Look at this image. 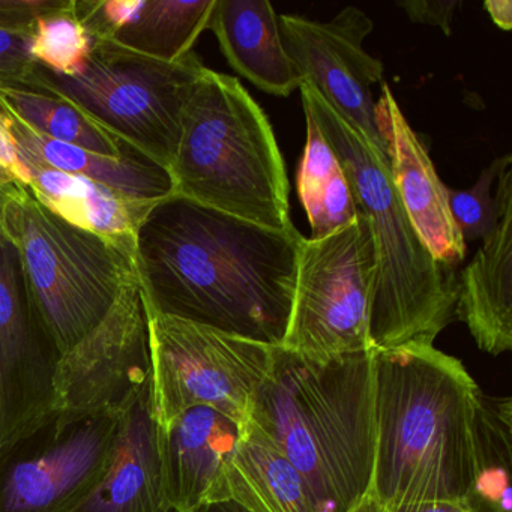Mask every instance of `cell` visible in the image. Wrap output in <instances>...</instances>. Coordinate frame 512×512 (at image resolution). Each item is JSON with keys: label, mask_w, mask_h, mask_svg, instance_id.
Listing matches in <instances>:
<instances>
[{"label": "cell", "mask_w": 512, "mask_h": 512, "mask_svg": "<svg viewBox=\"0 0 512 512\" xmlns=\"http://www.w3.org/2000/svg\"><path fill=\"white\" fill-rule=\"evenodd\" d=\"M305 239L172 196L140 224L134 269L148 310L277 347Z\"/></svg>", "instance_id": "1"}, {"label": "cell", "mask_w": 512, "mask_h": 512, "mask_svg": "<svg viewBox=\"0 0 512 512\" xmlns=\"http://www.w3.org/2000/svg\"><path fill=\"white\" fill-rule=\"evenodd\" d=\"M376 458L370 493L386 512L469 502L481 389L454 356L406 344L374 352Z\"/></svg>", "instance_id": "2"}, {"label": "cell", "mask_w": 512, "mask_h": 512, "mask_svg": "<svg viewBox=\"0 0 512 512\" xmlns=\"http://www.w3.org/2000/svg\"><path fill=\"white\" fill-rule=\"evenodd\" d=\"M374 352L313 359L277 346L248 419L304 476L320 512H350L376 458Z\"/></svg>", "instance_id": "3"}, {"label": "cell", "mask_w": 512, "mask_h": 512, "mask_svg": "<svg viewBox=\"0 0 512 512\" xmlns=\"http://www.w3.org/2000/svg\"><path fill=\"white\" fill-rule=\"evenodd\" d=\"M299 89L304 112L337 152L356 205L370 223L377 266L370 310L374 349L433 346L437 335L455 319L457 268L434 259L422 244L398 199L388 157L310 83Z\"/></svg>", "instance_id": "4"}, {"label": "cell", "mask_w": 512, "mask_h": 512, "mask_svg": "<svg viewBox=\"0 0 512 512\" xmlns=\"http://www.w3.org/2000/svg\"><path fill=\"white\" fill-rule=\"evenodd\" d=\"M169 172L175 196L268 229L293 226L271 122L235 77L203 71L185 104Z\"/></svg>", "instance_id": "5"}, {"label": "cell", "mask_w": 512, "mask_h": 512, "mask_svg": "<svg viewBox=\"0 0 512 512\" xmlns=\"http://www.w3.org/2000/svg\"><path fill=\"white\" fill-rule=\"evenodd\" d=\"M0 224L19 250L32 301L61 356L136 278L133 250L62 220L28 185L0 187Z\"/></svg>", "instance_id": "6"}, {"label": "cell", "mask_w": 512, "mask_h": 512, "mask_svg": "<svg viewBox=\"0 0 512 512\" xmlns=\"http://www.w3.org/2000/svg\"><path fill=\"white\" fill-rule=\"evenodd\" d=\"M205 70L194 53L163 62L94 41L79 74L61 76L37 64L26 89L73 104L112 136L170 169L185 104Z\"/></svg>", "instance_id": "7"}, {"label": "cell", "mask_w": 512, "mask_h": 512, "mask_svg": "<svg viewBox=\"0 0 512 512\" xmlns=\"http://www.w3.org/2000/svg\"><path fill=\"white\" fill-rule=\"evenodd\" d=\"M148 323L157 427L197 406L244 424L271 370L274 347L151 310Z\"/></svg>", "instance_id": "8"}, {"label": "cell", "mask_w": 512, "mask_h": 512, "mask_svg": "<svg viewBox=\"0 0 512 512\" xmlns=\"http://www.w3.org/2000/svg\"><path fill=\"white\" fill-rule=\"evenodd\" d=\"M376 269L373 235L361 209L344 229L305 239L281 346L313 359L374 349L370 310Z\"/></svg>", "instance_id": "9"}, {"label": "cell", "mask_w": 512, "mask_h": 512, "mask_svg": "<svg viewBox=\"0 0 512 512\" xmlns=\"http://www.w3.org/2000/svg\"><path fill=\"white\" fill-rule=\"evenodd\" d=\"M119 415L53 418L0 454V512H71L109 469Z\"/></svg>", "instance_id": "10"}, {"label": "cell", "mask_w": 512, "mask_h": 512, "mask_svg": "<svg viewBox=\"0 0 512 512\" xmlns=\"http://www.w3.org/2000/svg\"><path fill=\"white\" fill-rule=\"evenodd\" d=\"M151 383L148 310L136 275L107 316L59 359L55 415H119Z\"/></svg>", "instance_id": "11"}, {"label": "cell", "mask_w": 512, "mask_h": 512, "mask_svg": "<svg viewBox=\"0 0 512 512\" xmlns=\"http://www.w3.org/2000/svg\"><path fill=\"white\" fill-rule=\"evenodd\" d=\"M59 359L32 301L19 250L0 224V454L55 415Z\"/></svg>", "instance_id": "12"}, {"label": "cell", "mask_w": 512, "mask_h": 512, "mask_svg": "<svg viewBox=\"0 0 512 512\" xmlns=\"http://www.w3.org/2000/svg\"><path fill=\"white\" fill-rule=\"evenodd\" d=\"M287 55L310 83L368 142L386 155L377 124L373 88L383 85V64L364 49L373 20L356 7H347L328 22L278 16Z\"/></svg>", "instance_id": "13"}, {"label": "cell", "mask_w": 512, "mask_h": 512, "mask_svg": "<svg viewBox=\"0 0 512 512\" xmlns=\"http://www.w3.org/2000/svg\"><path fill=\"white\" fill-rule=\"evenodd\" d=\"M377 124L395 191L413 229L434 259L457 268L467 247L449 211L448 188L385 83L377 101Z\"/></svg>", "instance_id": "14"}, {"label": "cell", "mask_w": 512, "mask_h": 512, "mask_svg": "<svg viewBox=\"0 0 512 512\" xmlns=\"http://www.w3.org/2000/svg\"><path fill=\"white\" fill-rule=\"evenodd\" d=\"M71 512H176L164 491L152 383L119 413L109 469Z\"/></svg>", "instance_id": "15"}, {"label": "cell", "mask_w": 512, "mask_h": 512, "mask_svg": "<svg viewBox=\"0 0 512 512\" xmlns=\"http://www.w3.org/2000/svg\"><path fill=\"white\" fill-rule=\"evenodd\" d=\"M239 434V422L206 406L191 407L158 428L164 491L176 512H193L209 502Z\"/></svg>", "instance_id": "16"}, {"label": "cell", "mask_w": 512, "mask_h": 512, "mask_svg": "<svg viewBox=\"0 0 512 512\" xmlns=\"http://www.w3.org/2000/svg\"><path fill=\"white\" fill-rule=\"evenodd\" d=\"M208 29L230 67L266 94L289 97L304 85L268 0H215Z\"/></svg>", "instance_id": "17"}, {"label": "cell", "mask_w": 512, "mask_h": 512, "mask_svg": "<svg viewBox=\"0 0 512 512\" xmlns=\"http://www.w3.org/2000/svg\"><path fill=\"white\" fill-rule=\"evenodd\" d=\"M218 502L247 512H320L304 476L250 419L209 496L208 503Z\"/></svg>", "instance_id": "18"}, {"label": "cell", "mask_w": 512, "mask_h": 512, "mask_svg": "<svg viewBox=\"0 0 512 512\" xmlns=\"http://www.w3.org/2000/svg\"><path fill=\"white\" fill-rule=\"evenodd\" d=\"M0 127L10 137L19 158H31L52 169L85 176L137 202L157 203L175 196L169 169L133 146L121 157L95 154L40 136L2 109Z\"/></svg>", "instance_id": "19"}, {"label": "cell", "mask_w": 512, "mask_h": 512, "mask_svg": "<svg viewBox=\"0 0 512 512\" xmlns=\"http://www.w3.org/2000/svg\"><path fill=\"white\" fill-rule=\"evenodd\" d=\"M455 319L463 320L479 349L500 355L512 349V211L482 241L458 277Z\"/></svg>", "instance_id": "20"}, {"label": "cell", "mask_w": 512, "mask_h": 512, "mask_svg": "<svg viewBox=\"0 0 512 512\" xmlns=\"http://www.w3.org/2000/svg\"><path fill=\"white\" fill-rule=\"evenodd\" d=\"M20 161L31 178L28 187L53 214L134 251L137 230L155 203L128 199L85 176L61 172L31 158Z\"/></svg>", "instance_id": "21"}, {"label": "cell", "mask_w": 512, "mask_h": 512, "mask_svg": "<svg viewBox=\"0 0 512 512\" xmlns=\"http://www.w3.org/2000/svg\"><path fill=\"white\" fill-rule=\"evenodd\" d=\"M305 127L307 140L296 176L298 196L310 221V239H322L352 224L359 208L343 163L308 113Z\"/></svg>", "instance_id": "22"}, {"label": "cell", "mask_w": 512, "mask_h": 512, "mask_svg": "<svg viewBox=\"0 0 512 512\" xmlns=\"http://www.w3.org/2000/svg\"><path fill=\"white\" fill-rule=\"evenodd\" d=\"M214 5L215 0H143L133 22L104 43L158 61H181L208 29Z\"/></svg>", "instance_id": "23"}, {"label": "cell", "mask_w": 512, "mask_h": 512, "mask_svg": "<svg viewBox=\"0 0 512 512\" xmlns=\"http://www.w3.org/2000/svg\"><path fill=\"white\" fill-rule=\"evenodd\" d=\"M476 476L472 509L512 512V400L481 391L475 418Z\"/></svg>", "instance_id": "24"}, {"label": "cell", "mask_w": 512, "mask_h": 512, "mask_svg": "<svg viewBox=\"0 0 512 512\" xmlns=\"http://www.w3.org/2000/svg\"><path fill=\"white\" fill-rule=\"evenodd\" d=\"M0 109L40 136L95 154L121 157L131 148L73 104L46 92L0 88Z\"/></svg>", "instance_id": "25"}, {"label": "cell", "mask_w": 512, "mask_h": 512, "mask_svg": "<svg viewBox=\"0 0 512 512\" xmlns=\"http://www.w3.org/2000/svg\"><path fill=\"white\" fill-rule=\"evenodd\" d=\"M449 211L464 242L494 235L503 215L512 211V155L496 158L467 190H449Z\"/></svg>", "instance_id": "26"}, {"label": "cell", "mask_w": 512, "mask_h": 512, "mask_svg": "<svg viewBox=\"0 0 512 512\" xmlns=\"http://www.w3.org/2000/svg\"><path fill=\"white\" fill-rule=\"evenodd\" d=\"M94 40L74 11V0H61L55 10L38 17L31 32V56L38 65L76 76L91 58Z\"/></svg>", "instance_id": "27"}, {"label": "cell", "mask_w": 512, "mask_h": 512, "mask_svg": "<svg viewBox=\"0 0 512 512\" xmlns=\"http://www.w3.org/2000/svg\"><path fill=\"white\" fill-rule=\"evenodd\" d=\"M29 49L31 34L0 31V88H28L37 67Z\"/></svg>", "instance_id": "28"}, {"label": "cell", "mask_w": 512, "mask_h": 512, "mask_svg": "<svg viewBox=\"0 0 512 512\" xmlns=\"http://www.w3.org/2000/svg\"><path fill=\"white\" fill-rule=\"evenodd\" d=\"M61 0H0V31L31 34L38 17L55 10Z\"/></svg>", "instance_id": "29"}, {"label": "cell", "mask_w": 512, "mask_h": 512, "mask_svg": "<svg viewBox=\"0 0 512 512\" xmlns=\"http://www.w3.org/2000/svg\"><path fill=\"white\" fill-rule=\"evenodd\" d=\"M410 20L416 25L434 26L442 29L445 35H451V19L460 7V0H410L398 2Z\"/></svg>", "instance_id": "30"}, {"label": "cell", "mask_w": 512, "mask_h": 512, "mask_svg": "<svg viewBox=\"0 0 512 512\" xmlns=\"http://www.w3.org/2000/svg\"><path fill=\"white\" fill-rule=\"evenodd\" d=\"M29 182L28 170L20 161L10 137L0 127V187L8 184L29 185Z\"/></svg>", "instance_id": "31"}, {"label": "cell", "mask_w": 512, "mask_h": 512, "mask_svg": "<svg viewBox=\"0 0 512 512\" xmlns=\"http://www.w3.org/2000/svg\"><path fill=\"white\" fill-rule=\"evenodd\" d=\"M394 512H473L469 502H421L401 506Z\"/></svg>", "instance_id": "32"}, {"label": "cell", "mask_w": 512, "mask_h": 512, "mask_svg": "<svg viewBox=\"0 0 512 512\" xmlns=\"http://www.w3.org/2000/svg\"><path fill=\"white\" fill-rule=\"evenodd\" d=\"M485 11L490 14L491 20L497 28L509 31L512 28V2L511 0H487Z\"/></svg>", "instance_id": "33"}, {"label": "cell", "mask_w": 512, "mask_h": 512, "mask_svg": "<svg viewBox=\"0 0 512 512\" xmlns=\"http://www.w3.org/2000/svg\"><path fill=\"white\" fill-rule=\"evenodd\" d=\"M193 512H247L241 506L233 502L208 503V505L200 506Z\"/></svg>", "instance_id": "34"}, {"label": "cell", "mask_w": 512, "mask_h": 512, "mask_svg": "<svg viewBox=\"0 0 512 512\" xmlns=\"http://www.w3.org/2000/svg\"><path fill=\"white\" fill-rule=\"evenodd\" d=\"M350 512H386L383 509V506L380 505L379 500L373 496V494L368 493L367 496L364 497L362 502H359L355 508Z\"/></svg>", "instance_id": "35"}, {"label": "cell", "mask_w": 512, "mask_h": 512, "mask_svg": "<svg viewBox=\"0 0 512 512\" xmlns=\"http://www.w3.org/2000/svg\"><path fill=\"white\" fill-rule=\"evenodd\" d=\"M473 512H485V511H479V509H473Z\"/></svg>", "instance_id": "36"}]
</instances>
